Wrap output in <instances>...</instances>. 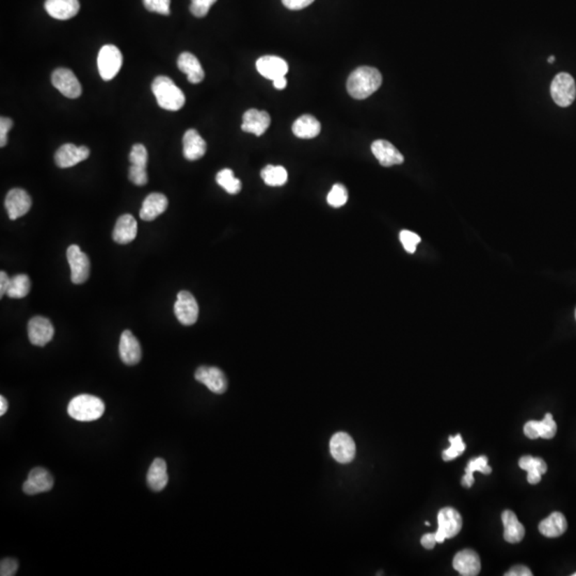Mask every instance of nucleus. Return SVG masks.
I'll return each mask as SVG.
<instances>
[{"mask_svg":"<svg viewBox=\"0 0 576 576\" xmlns=\"http://www.w3.org/2000/svg\"><path fill=\"white\" fill-rule=\"evenodd\" d=\"M30 287H31V282L28 275H14L10 279L9 287H8L6 295L13 299L25 298L30 293Z\"/></svg>","mask_w":576,"mask_h":576,"instance_id":"obj_34","label":"nucleus"},{"mask_svg":"<svg viewBox=\"0 0 576 576\" xmlns=\"http://www.w3.org/2000/svg\"><path fill=\"white\" fill-rule=\"evenodd\" d=\"M13 127V121L10 117H0V147H3L8 143V133Z\"/></svg>","mask_w":576,"mask_h":576,"instance_id":"obj_43","label":"nucleus"},{"mask_svg":"<svg viewBox=\"0 0 576 576\" xmlns=\"http://www.w3.org/2000/svg\"><path fill=\"white\" fill-rule=\"evenodd\" d=\"M372 152L383 167H392L405 161L403 154L387 140H376L372 144Z\"/></svg>","mask_w":576,"mask_h":576,"instance_id":"obj_19","label":"nucleus"},{"mask_svg":"<svg viewBox=\"0 0 576 576\" xmlns=\"http://www.w3.org/2000/svg\"><path fill=\"white\" fill-rule=\"evenodd\" d=\"M104 412V403L101 398L93 396V395H78L69 403V415L76 421H96L101 419Z\"/></svg>","mask_w":576,"mask_h":576,"instance_id":"obj_3","label":"nucleus"},{"mask_svg":"<svg viewBox=\"0 0 576 576\" xmlns=\"http://www.w3.org/2000/svg\"><path fill=\"white\" fill-rule=\"evenodd\" d=\"M257 69L261 76L273 81L287 74L288 64L280 57L264 56L257 61Z\"/></svg>","mask_w":576,"mask_h":576,"instance_id":"obj_21","label":"nucleus"},{"mask_svg":"<svg viewBox=\"0 0 576 576\" xmlns=\"http://www.w3.org/2000/svg\"><path fill=\"white\" fill-rule=\"evenodd\" d=\"M18 569V563L14 559H5L0 563V575L14 576Z\"/></svg>","mask_w":576,"mask_h":576,"instance_id":"obj_44","label":"nucleus"},{"mask_svg":"<svg viewBox=\"0 0 576 576\" xmlns=\"http://www.w3.org/2000/svg\"><path fill=\"white\" fill-rule=\"evenodd\" d=\"M332 457L340 463H349L356 457V443L345 432H338L330 441Z\"/></svg>","mask_w":576,"mask_h":576,"instance_id":"obj_11","label":"nucleus"},{"mask_svg":"<svg viewBox=\"0 0 576 576\" xmlns=\"http://www.w3.org/2000/svg\"><path fill=\"white\" fill-rule=\"evenodd\" d=\"M167 463L161 458H156L147 472V484L155 492L164 490L169 482Z\"/></svg>","mask_w":576,"mask_h":576,"instance_id":"obj_28","label":"nucleus"},{"mask_svg":"<svg viewBox=\"0 0 576 576\" xmlns=\"http://www.w3.org/2000/svg\"><path fill=\"white\" fill-rule=\"evenodd\" d=\"M506 576H531L533 573H531V570L528 568L525 567V566L519 565L516 566V567H513L512 569L509 570L506 574Z\"/></svg>","mask_w":576,"mask_h":576,"instance_id":"obj_46","label":"nucleus"},{"mask_svg":"<svg viewBox=\"0 0 576 576\" xmlns=\"http://www.w3.org/2000/svg\"><path fill=\"white\" fill-rule=\"evenodd\" d=\"M119 352L121 360L129 366L141 361L142 350L139 340L129 330H125L120 338Z\"/></svg>","mask_w":576,"mask_h":576,"instance_id":"obj_16","label":"nucleus"},{"mask_svg":"<svg viewBox=\"0 0 576 576\" xmlns=\"http://www.w3.org/2000/svg\"><path fill=\"white\" fill-rule=\"evenodd\" d=\"M147 158H149V155H147V149H145L143 144L137 143L131 147V154H129L131 166L147 168Z\"/></svg>","mask_w":576,"mask_h":576,"instance_id":"obj_38","label":"nucleus"},{"mask_svg":"<svg viewBox=\"0 0 576 576\" xmlns=\"http://www.w3.org/2000/svg\"><path fill=\"white\" fill-rule=\"evenodd\" d=\"M55 329L50 320L36 316L28 324V338L34 346L43 347L54 338Z\"/></svg>","mask_w":576,"mask_h":576,"instance_id":"obj_13","label":"nucleus"},{"mask_svg":"<svg viewBox=\"0 0 576 576\" xmlns=\"http://www.w3.org/2000/svg\"><path fill=\"white\" fill-rule=\"evenodd\" d=\"M69 265L71 267V280L74 284H82L90 275V259L77 245L69 247L66 251Z\"/></svg>","mask_w":576,"mask_h":576,"instance_id":"obj_7","label":"nucleus"},{"mask_svg":"<svg viewBox=\"0 0 576 576\" xmlns=\"http://www.w3.org/2000/svg\"><path fill=\"white\" fill-rule=\"evenodd\" d=\"M129 180H131L134 184L137 185V186H144V185L147 184V180H149V178H147V168L131 166V167L129 168Z\"/></svg>","mask_w":576,"mask_h":576,"instance_id":"obj_42","label":"nucleus"},{"mask_svg":"<svg viewBox=\"0 0 576 576\" xmlns=\"http://www.w3.org/2000/svg\"><path fill=\"white\" fill-rule=\"evenodd\" d=\"M273 86H275V88L278 89V90H283V89H285L286 86H287V80H286L285 76L275 79V80H273Z\"/></svg>","mask_w":576,"mask_h":576,"instance_id":"obj_49","label":"nucleus"},{"mask_svg":"<svg viewBox=\"0 0 576 576\" xmlns=\"http://www.w3.org/2000/svg\"><path fill=\"white\" fill-rule=\"evenodd\" d=\"M348 201V192L342 184H336L326 196V202L334 208H340Z\"/></svg>","mask_w":576,"mask_h":576,"instance_id":"obj_37","label":"nucleus"},{"mask_svg":"<svg viewBox=\"0 0 576 576\" xmlns=\"http://www.w3.org/2000/svg\"><path fill=\"white\" fill-rule=\"evenodd\" d=\"M452 566L456 571L459 572V574L463 576L478 575L482 569L480 556L473 549H463L456 554Z\"/></svg>","mask_w":576,"mask_h":576,"instance_id":"obj_20","label":"nucleus"},{"mask_svg":"<svg viewBox=\"0 0 576 576\" xmlns=\"http://www.w3.org/2000/svg\"><path fill=\"white\" fill-rule=\"evenodd\" d=\"M575 318H576V311H575Z\"/></svg>","mask_w":576,"mask_h":576,"instance_id":"obj_53","label":"nucleus"},{"mask_svg":"<svg viewBox=\"0 0 576 576\" xmlns=\"http://www.w3.org/2000/svg\"><path fill=\"white\" fill-rule=\"evenodd\" d=\"M217 0H192L190 5V12L196 17H204L208 15L210 7L216 3Z\"/></svg>","mask_w":576,"mask_h":576,"instance_id":"obj_41","label":"nucleus"},{"mask_svg":"<svg viewBox=\"0 0 576 576\" xmlns=\"http://www.w3.org/2000/svg\"><path fill=\"white\" fill-rule=\"evenodd\" d=\"M216 182L228 194H237L241 190V182L235 178L234 172L231 169H223L218 172Z\"/></svg>","mask_w":576,"mask_h":576,"instance_id":"obj_35","label":"nucleus"},{"mask_svg":"<svg viewBox=\"0 0 576 576\" xmlns=\"http://www.w3.org/2000/svg\"><path fill=\"white\" fill-rule=\"evenodd\" d=\"M178 66L180 72L187 75L188 80L192 84H200L205 77L204 70L200 61L190 52H182L178 59Z\"/></svg>","mask_w":576,"mask_h":576,"instance_id":"obj_26","label":"nucleus"},{"mask_svg":"<svg viewBox=\"0 0 576 576\" xmlns=\"http://www.w3.org/2000/svg\"><path fill=\"white\" fill-rule=\"evenodd\" d=\"M54 487V477L43 468H34L30 470L27 480L24 482L23 491L27 496H36L38 493L48 492Z\"/></svg>","mask_w":576,"mask_h":576,"instance_id":"obj_14","label":"nucleus"},{"mask_svg":"<svg viewBox=\"0 0 576 576\" xmlns=\"http://www.w3.org/2000/svg\"><path fill=\"white\" fill-rule=\"evenodd\" d=\"M556 422L554 421L551 413H547L542 421H529L524 426V435L531 440H536L538 438L547 440L553 439L556 435Z\"/></svg>","mask_w":576,"mask_h":576,"instance_id":"obj_18","label":"nucleus"},{"mask_svg":"<svg viewBox=\"0 0 576 576\" xmlns=\"http://www.w3.org/2000/svg\"><path fill=\"white\" fill-rule=\"evenodd\" d=\"M261 176L265 184L271 187L283 186L288 180V173L285 168L282 166H273V164L266 166L261 170Z\"/></svg>","mask_w":576,"mask_h":576,"instance_id":"obj_33","label":"nucleus"},{"mask_svg":"<svg viewBox=\"0 0 576 576\" xmlns=\"http://www.w3.org/2000/svg\"><path fill=\"white\" fill-rule=\"evenodd\" d=\"M568 528L567 520L563 513H552L549 518L541 521L539 524V531L547 538H559L563 536Z\"/></svg>","mask_w":576,"mask_h":576,"instance_id":"obj_29","label":"nucleus"},{"mask_svg":"<svg viewBox=\"0 0 576 576\" xmlns=\"http://www.w3.org/2000/svg\"><path fill=\"white\" fill-rule=\"evenodd\" d=\"M174 313L178 322L184 326L196 324L199 317V305L196 298L189 291H180L174 304Z\"/></svg>","mask_w":576,"mask_h":576,"instance_id":"obj_8","label":"nucleus"},{"mask_svg":"<svg viewBox=\"0 0 576 576\" xmlns=\"http://www.w3.org/2000/svg\"><path fill=\"white\" fill-rule=\"evenodd\" d=\"M241 129L245 133L254 134L257 137L264 135L271 123L269 113L257 109H249L248 111H245Z\"/></svg>","mask_w":576,"mask_h":576,"instance_id":"obj_17","label":"nucleus"},{"mask_svg":"<svg viewBox=\"0 0 576 576\" xmlns=\"http://www.w3.org/2000/svg\"><path fill=\"white\" fill-rule=\"evenodd\" d=\"M322 131V125L317 119L312 115H301L296 120L293 125V133L300 139H313L317 137Z\"/></svg>","mask_w":576,"mask_h":576,"instance_id":"obj_30","label":"nucleus"},{"mask_svg":"<svg viewBox=\"0 0 576 576\" xmlns=\"http://www.w3.org/2000/svg\"><path fill=\"white\" fill-rule=\"evenodd\" d=\"M421 543L426 549H433L438 543L437 540H435V533H426V535H424V536L422 537Z\"/></svg>","mask_w":576,"mask_h":576,"instance_id":"obj_47","label":"nucleus"},{"mask_svg":"<svg viewBox=\"0 0 576 576\" xmlns=\"http://www.w3.org/2000/svg\"><path fill=\"white\" fill-rule=\"evenodd\" d=\"M519 466L527 472V482L531 484H537L541 482V477L547 470L545 460L524 456L519 460Z\"/></svg>","mask_w":576,"mask_h":576,"instance_id":"obj_31","label":"nucleus"},{"mask_svg":"<svg viewBox=\"0 0 576 576\" xmlns=\"http://www.w3.org/2000/svg\"><path fill=\"white\" fill-rule=\"evenodd\" d=\"M138 224L131 215H123L117 219L113 230V240L120 245H127L137 236Z\"/></svg>","mask_w":576,"mask_h":576,"instance_id":"obj_24","label":"nucleus"},{"mask_svg":"<svg viewBox=\"0 0 576 576\" xmlns=\"http://www.w3.org/2000/svg\"><path fill=\"white\" fill-rule=\"evenodd\" d=\"M32 201L25 190L14 188L6 196L5 206L9 218L16 220L27 214L31 208Z\"/></svg>","mask_w":576,"mask_h":576,"instance_id":"obj_15","label":"nucleus"},{"mask_svg":"<svg viewBox=\"0 0 576 576\" xmlns=\"http://www.w3.org/2000/svg\"><path fill=\"white\" fill-rule=\"evenodd\" d=\"M123 56L121 50L115 45H105L99 50L97 56V68L99 75L104 80L115 78L121 70Z\"/></svg>","mask_w":576,"mask_h":576,"instance_id":"obj_4","label":"nucleus"},{"mask_svg":"<svg viewBox=\"0 0 576 576\" xmlns=\"http://www.w3.org/2000/svg\"><path fill=\"white\" fill-rule=\"evenodd\" d=\"M168 208V199L159 192L149 194L143 201L140 218L144 221H153L160 215L164 214Z\"/></svg>","mask_w":576,"mask_h":576,"instance_id":"obj_23","label":"nucleus"},{"mask_svg":"<svg viewBox=\"0 0 576 576\" xmlns=\"http://www.w3.org/2000/svg\"><path fill=\"white\" fill-rule=\"evenodd\" d=\"M143 5L150 12L169 15L171 0H143Z\"/></svg>","mask_w":576,"mask_h":576,"instance_id":"obj_40","label":"nucleus"},{"mask_svg":"<svg viewBox=\"0 0 576 576\" xmlns=\"http://www.w3.org/2000/svg\"><path fill=\"white\" fill-rule=\"evenodd\" d=\"M314 1L315 0H282L284 7L289 10H294V11L304 9V8L313 3Z\"/></svg>","mask_w":576,"mask_h":576,"instance_id":"obj_45","label":"nucleus"},{"mask_svg":"<svg viewBox=\"0 0 576 576\" xmlns=\"http://www.w3.org/2000/svg\"><path fill=\"white\" fill-rule=\"evenodd\" d=\"M382 85V75L372 66H361L349 76L347 90L356 99H365Z\"/></svg>","mask_w":576,"mask_h":576,"instance_id":"obj_1","label":"nucleus"},{"mask_svg":"<svg viewBox=\"0 0 576 576\" xmlns=\"http://www.w3.org/2000/svg\"><path fill=\"white\" fill-rule=\"evenodd\" d=\"M8 410V401L7 399L5 398L3 396H0V415L3 417V415L7 413Z\"/></svg>","mask_w":576,"mask_h":576,"instance_id":"obj_50","label":"nucleus"},{"mask_svg":"<svg viewBox=\"0 0 576 576\" xmlns=\"http://www.w3.org/2000/svg\"><path fill=\"white\" fill-rule=\"evenodd\" d=\"M551 95L559 106H570L576 96V86L573 77L568 73H559L552 81Z\"/></svg>","mask_w":576,"mask_h":576,"instance_id":"obj_6","label":"nucleus"},{"mask_svg":"<svg viewBox=\"0 0 576 576\" xmlns=\"http://www.w3.org/2000/svg\"><path fill=\"white\" fill-rule=\"evenodd\" d=\"M448 441L450 443L449 447L442 452V458H443L444 461H452V460L456 459V458L463 454L466 448V443L462 441L461 435L449 437Z\"/></svg>","mask_w":576,"mask_h":576,"instance_id":"obj_36","label":"nucleus"},{"mask_svg":"<svg viewBox=\"0 0 576 576\" xmlns=\"http://www.w3.org/2000/svg\"><path fill=\"white\" fill-rule=\"evenodd\" d=\"M194 378L206 385L215 394H223L228 389V379L218 367L201 366L196 369Z\"/></svg>","mask_w":576,"mask_h":576,"instance_id":"obj_10","label":"nucleus"},{"mask_svg":"<svg viewBox=\"0 0 576 576\" xmlns=\"http://www.w3.org/2000/svg\"><path fill=\"white\" fill-rule=\"evenodd\" d=\"M52 86L64 96L77 99L82 93L80 82L74 73L69 69H57L52 76Z\"/></svg>","mask_w":576,"mask_h":576,"instance_id":"obj_9","label":"nucleus"},{"mask_svg":"<svg viewBox=\"0 0 576 576\" xmlns=\"http://www.w3.org/2000/svg\"><path fill=\"white\" fill-rule=\"evenodd\" d=\"M399 239H401L405 250L407 251V252L411 253V254H413V253L417 251V245H419L422 240L419 235L407 230L401 231V234H399Z\"/></svg>","mask_w":576,"mask_h":576,"instance_id":"obj_39","label":"nucleus"},{"mask_svg":"<svg viewBox=\"0 0 576 576\" xmlns=\"http://www.w3.org/2000/svg\"><path fill=\"white\" fill-rule=\"evenodd\" d=\"M547 61H549V64H552V62H554V61H555V57H554V56L549 57V58L547 59Z\"/></svg>","mask_w":576,"mask_h":576,"instance_id":"obj_51","label":"nucleus"},{"mask_svg":"<svg viewBox=\"0 0 576 576\" xmlns=\"http://www.w3.org/2000/svg\"><path fill=\"white\" fill-rule=\"evenodd\" d=\"M572 576H576V573L572 574Z\"/></svg>","mask_w":576,"mask_h":576,"instance_id":"obj_52","label":"nucleus"},{"mask_svg":"<svg viewBox=\"0 0 576 576\" xmlns=\"http://www.w3.org/2000/svg\"><path fill=\"white\" fill-rule=\"evenodd\" d=\"M480 472L484 475H490L492 468L489 466L488 458L486 456H480L478 458L470 460L466 468V475L462 478V486L466 488H470L475 482L474 480V473Z\"/></svg>","mask_w":576,"mask_h":576,"instance_id":"obj_32","label":"nucleus"},{"mask_svg":"<svg viewBox=\"0 0 576 576\" xmlns=\"http://www.w3.org/2000/svg\"><path fill=\"white\" fill-rule=\"evenodd\" d=\"M438 531H435V540L438 543H443L445 539L454 538L457 536L462 528V518L456 509L445 507L441 509L438 514Z\"/></svg>","mask_w":576,"mask_h":576,"instance_id":"obj_5","label":"nucleus"},{"mask_svg":"<svg viewBox=\"0 0 576 576\" xmlns=\"http://www.w3.org/2000/svg\"><path fill=\"white\" fill-rule=\"evenodd\" d=\"M504 524V538L507 542L519 543L525 536V528L522 523L517 518L516 513L511 510H505L502 514Z\"/></svg>","mask_w":576,"mask_h":576,"instance_id":"obj_27","label":"nucleus"},{"mask_svg":"<svg viewBox=\"0 0 576 576\" xmlns=\"http://www.w3.org/2000/svg\"><path fill=\"white\" fill-rule=\"evenodd\" d=\"M90 156V150L87 147H76L75 144L66 143L59 147L55 154V162L61 169L74 167L79 162L84 161Z\"/></svg>","mask_w":576,"mask_h":576,"instance_id":"obj_12","label":"nucleus"},{"mask_svg":"<svg viewBox=\"0 0 576 576\" xmlns=\"http://www.w3.org/2000/svg\"><path fill=\"white\" fill-rule=\"evenodd\" d=\"M182 153L185 158L194 161L206 153V142L196 129H188L182 137Z\"/></svg>","mask_w":576,"mask_h":576,"instance_id":"obj_22","label":"nucleus"},{"mask_svg":"<svg viewBox=\"0 0 576 576\" xmlns=\"http://www.w3.org/2000/svg\"><path fill=\"white\" fill-rule=\"evenodd\" d=\"M10 284V278L8 277L7 273L5 271H1L0 273V296L3 297V296L7 294L8 287H9Z\"/></svg>","mask_w":576,"mask_h":576,"instance_id":"obj_48","label":"nucleus"},{"mask_svg":"<svg viewBox=\"0 0 576 576\" xmlns=\"http://www.w3.org/2000/svg\"><path fill=\"white\" fill-rule=\"evenodd\" d=\"M152 91L157 104L164 110H180L186 103L184 93L169 77H156L152 84Z\"/></svg>","mask_w":576,"mask_h":576,"instance_id":"obj_2","label":"nucleus"},{"mask_svg":"<svg viewBox=\"0 0 576 576\" xmlns=\"http://www.w3.org/2000/svg\"><path fill=\"white\" fill-rule=\"evenodd\" d=\"M78 0H46L45 10L52 17L59 20H66L74 17L78 13Z\"/></svg>","mask_w":576,"mask_h":576,"instance_id":"obj_25","label":"nucleus"}]
</instances>
